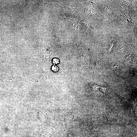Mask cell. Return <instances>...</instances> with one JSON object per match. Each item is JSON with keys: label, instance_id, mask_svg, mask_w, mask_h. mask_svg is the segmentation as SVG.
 Wrapping results in <instances>:
<instances>
[{"label": "cell", "instance_id": "obj_1", "mask_svg": "<svg viewBox=\"0 0 137 137\" xmlns=\"http://www.w3.org/2000/svg\"><path fill=\"white\" fill-rule=\"evenodd\" d=\"M91 90L93 91H99L102 93L105 94L106 92V88L99 86L94 83H90L89 84Z\"/></svg>", "mask_w": 137, "mask_h": 137}, {"label": "cell", "instance_id": "obj_2", "mask_svg": "<svg viewBox=\"0 0 137 137\" xmlns=\"http://www.w3.org/2000/svg\"><path fill=\"white\" fill-rule=\"evenodd\" d=\"M66 13L69 15L75 16V8L66 7Z\"/></svg>", "mask_w": 137, "mask_h": 137}, {"label": "cell", "instance_id": "obj_3", "mask_svg": "<svg viewBox=\"0 0 137 137\" xmlns=\"http://www.w3.org/2000/svg\"><path fill=\"white\" fill-rule=\"evenodd\" d=\"M52 69L53 71L56 72L58 71L59 68L58 67L54 65L52 67Z\"/></svg>", "mask_w": 137, "mask_h": 137}, {"label": "cell", "instance_id": "obj_4", "mask_svg": "<svg viewBox=\"0 0 137 137\" xmlns=\"http://www.w3.org/2000/svg\"><path fill=\"white\" fill-rule=\"evenodd\" d=\"M59 60L57 58H54L53 60V62L54 65H56L59 63Z\"/></svg>", "mask_w": 137, "mask_h": 137}]
</instances>
